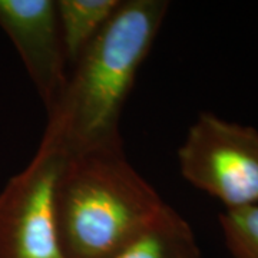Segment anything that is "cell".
Here are the masks:
<instances>
[{
    "instance_id": "cell-1",
    "label": "cell",
    "mask_w": 258,
    "mask_h": 258,
    "mask_svg": "<svg viewBox=\"0 0 258 258\" xmlns=\"http://www.w3.org/2000/svg\"><path fill=\"white\" fill-rule=\"evenodd\" d=\"M169 2L120 0L119 8L71 68L40 145L64 158L122 145L119 120Z\"/></svg>"
},
{
    "instance_id": "cell-2",
    "label": "cell",
    "mask_w": 258,
    "mask_h": 258,
    "mask_svg": "<svg viewBox=\"0 0 258 258\" xmlns=\"http://www.w3.org/2000/svg\"><path fill=\"white\" fill-rule=\"evenodd\" d=\"M165 205L129 164L123 145L68 157L55 189L56 231L64 258H111Z\"/></svg>"
},
{
    "instance_id": "cell-4",
    "label": "cell",
    "mask_w": 258,
    "mask_h": 258,
    "mask_svg": "<svg viewBox=\"0 0 258 258\" xmlns=\"http://www.w3.org/2000/svg\"><path fill=\"white\" fill-rule=\"evenodd\" d=\"M64 159L39 145L29 165L0 191V258H64L55 221L56 182Z\"/></svg>"
},
{
    "instance_id": "cell-5",
    "label": "cell",
    "mask_w": 258,
    "mask_h": 258,
    "mask_svg": "<svg viewBox=\"0 0 258 258\" xmlns=\"http://www.w3.org/2000/svg\"><path fill=\"white\" fill-rule=\"evenodd\" d=\"M0 28L9 36L50 112L68 83V59L56 0H0Z\"/></svg>"
},
{
    "instance_id": "cell-3",
    "label": "cell",
    "mask_w": 258,
    "mask_h": 258,
    "mask_svg": "<svg viewBox=\"0 0 258 258\" xmlns=\"http://www.w3.org/2000/svg\"><path fill=\"white\" fill-rule=\"evenodd\" d=\"M178 162L185 181L225 210L258 205V129L201 112L178 149Z\"/></svg>"
},
{
    "instance_id": "cell-8",
    "label": "cell",
    "mask_w": 258,
    "mask_h": 258,
    "mask_svg": "<svg viewBox=\"0 0 258 258\" xmlns=\"http://www.w3.org/2000/svg\"><path fill=\"white\" fill-rule=\"evenodd\" d=\"M218 221L232 257L258 258V205L225 210Z\"/></svg>"
},
{
    "instance_id": "cell-7",
    "label": "cell",
    "mask_w": 258,
    "mask_h": 258,
    "mask_svg": "<svg viewBox=\"0 0 258 258\" xmlns=\"http://www.w3.org/2000/svg\"><path fill=\"white\" fill-rule=\"evenodd\" d=\"M119 5L120 0H56L59 28L71 68Z\"/></svg>"
},
{
    "instance_id": "cell-6",
    "label": "cell",
    "mask_w": 258,
    "mask_h": 258,
    "mask_svg": "<svg viewBox=\"0 0 258 258\" xmlns=\"http://www.w3.org/2000/svg\"><path fill=\"white\" fill-rule=\"evenodd\" d=\"M111 258H203L195 234L168 204L142 232Z\"/></svg>"
}]
</instances>
